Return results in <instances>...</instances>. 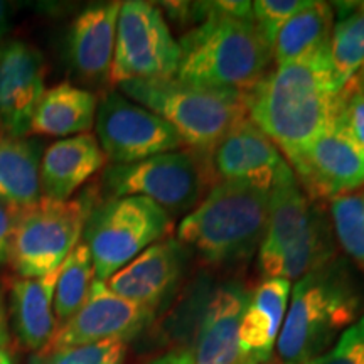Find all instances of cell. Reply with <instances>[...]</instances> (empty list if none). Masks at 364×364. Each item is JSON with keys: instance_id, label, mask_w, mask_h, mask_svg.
I'll return each instance as SVG.
<instances>
[{"instance_id": "cell-13", "label": "cell", "mask_w": 364, "mask_h": 364, "mask_svg": "<svg viewBox=\"0 0 364 364\" xmlns=\"http://www.w3.org/2000/svg\"><path fill=\"white\" fill-rule=\"evenodd\" d=\"M289 164L312 198L334 201L364 186V150L332 127Z\"/></svg>"}, {"instance_id": "cell-30", "label": "cell", "mask_w": 364, "mask_h": 364, "mask_svg": "<svg viewBox=\"0 0 364 364\" xmlns=\"http://www.w3.org/2000/svg\"><path fill=\"white\" fill-rule=\"evenodd\" d=\"M129 343L122 339L75 346L58 351L36 353L31 364H124Z\"/></svg>"}, {"instance_id": "cell-38", "label": "cell", "mask_w": 364, "mask_h": 364, "mask_svg": "<svg viewBox=\"0 0 364 364\" xmlns=\"http://www.w3.org/2000/svg\"><path fill=\"white\" fill-rule=\"evenodd\" d=\"M359 75H363V76H364V71H363V73H359Z\"/></svg>"}, {"instance_id": "cell-1", "label": "cell", "mask_w": 364, "mask_h": 364, "mask_svg": "<svg viewBox=\"0 0 364 364\" xmlns=\"http://www.w3.org/2000/svg\"><path fill=\"white\" fill-rule=\"evenodd\" d=\"M339 90L329 48L322 49L277 66L245 93L248 118L290 162L332 125Z\"/></svg>"}, {"instance_id": "cell-5", "label": "cell", "mask_w": 364, "mask_h": 364, "mask_svg": "<svg viewBox=\"0 0 364 364\" xmlns=\"http://www.w3.org/2000/svg\"><path fill=\"white\" fill-rule=\"evenodd\" d=\"M120 90L136 105L154 112L191 147L215 149L248 118L245 95L184 83L177 78L120 83Z\"/></svg>"}, {"instance_id": "cell-36", "label": "cell", "mask_w": 364, "mask_h": 364, "mask_svg": "<svg viewBox=\"0 0 364 364\" xmlns=\"http://www.w3.org/2000/svg\"><path fill=\"white\" fill-rule=\"evenodd\" d=\"M9 31V6L6 2H0V46Z\"/></svg>"}, {"instance_id": "cell-28", "label": "cell", "mask_w": 364, "mask_h": 364, "mask_svg": "<svg viewBox=\"0 0 364 364\" xmlns=\"http://www.w3.org/2000/svg\"><path fill=\"white\" fill-rule=\"evenodd\" d=\"M332 226L339 245L364 265V194H349L331 203Z\"/></svg>"}, {"instance_id": "cell-20", "label": "cell", "mask_w": 364, "mask_h": 364, "mask_svg": "<svg viewBox=\"0 0 364 364\" xmlns=\"http://www.w3.org/2000/svg\"><path fill=\"white\" fill-rule=\"evenodd\" d=\"M58 270L38 279L19 277L11 285V312L21 344L29 351L41 353L51 343L58 329L54 314V290Z\"/></svg>"}, {"instance_id": "cell-34", "label": "cell", "mask_w": 364, "mask_h": 364, "mask_svg": "<svg viewBox=\"0 0 364 364\" xmlns=\"http://www.w3.org/2000/svg\"><path fill=\"white\" fill-rule=\"evenodd\" d=\"M9 343H11V332H9L7 309L6 302H4L2 290H0V348H7Z\"/></svg>"}, {"instance_id": "cell-26", "label": "cell", "mask_w": 364, "mask_h": 364, "mask_svg": "<svg viewBox=\"0 0 364 364\" xmlns=\"http://www.w3.org/2000/svg\"><path fill=\"white\" fill-rule=\"evenodd\" d=\"M343 16L334 22L329 56L339 88L364 71V2L341 4Z\"/></svg>"}, {"instance_id": "cell-3", "label": "cell", "mask_w": 364, "mask_h": 364, "mask_svg": "<svg viewBox=\"0 0 364 364\" xmlns=\"http://www.w3.org/2000/svg\"><path fill=\"white\" fill-rule=\"evenodd\" d=\"M359 294L339 262H329L290 292L277 348L285 364H306L321 356L356 321Z\"/></svg>"}, {"instance_id": "cell-11", "label": "cell", "mask_w": 364, "mask_h": 364, "mask_svg": "<svg viewBox=\"0 0 364 364\" xmlns=\"http://www.w3.org/2000/svg\"><path fill=\"white\" fill-rule=\"evenodd\" d=\"M154 318V311L113 294L107 284L95 280L85 304L58 326L51 343L41 353L103 343L129 341L142 332Z\"/></svg>"}, {"instance_id": "cell-31", "label": "cell", "mask_w": 364, "mask_h": 364, "mask_svg": "<svg viewBox=\"0 0 364 364\" xmlns=\"http://www.w3.org/2000/svg\"><path fill=\"white\" fill-rule=\"evenodd\" d=\"M309 0H257L252 2L253 22L267 43L273 46L277 34L295 14L307 6Z\"/></svg>"}, {"instance_id": "cell-23", "label": "cell", "mask_w": 364, "mask_h": 364, "mask_svg": "<svg viewBox=\"0 0 364 364\" xmlns=\"http://www.w3.org/2000/svg\"><path fill=\"white\" fill-rule=\"evenodd\" d=\"M41 193L39 145L21 136L0 135V203L16 209L33 206Z\"/></svg>"}, {"instance_id": "cell-29", "label": "cell", "mask_w": 364, "mask_h": 364, "mask_svg": "<svg viewBox=\"0 0 364 364\" xmlns=\"http://www.w3.org/2000/svg\"><path fill=\"white\" fill-rule=\"evenodd\" d=\"M332 129L339 130L364 150V76L356 75L338 91Z\"/></svg>"}, {"instance_id": "cell-18", "label": "cell", "mask_w": 364, "mask_h": 364, "mask_svg": "<svg viewBox=\"0 0 364 364\" xmlns=\"http://www.w3.org/2000/svg\"><path fill=\"white\" fill-rule=\"evenodd\" d=\"M120 7L122 2L97 4L73 21L68 34V56L81 78L110 80Z\"/></svg>"}, {"instance_id": "cell-14", "label": "cell", "mask_w": 364, "mask_h": 364, "mask_svg": "<svg viewBox=\"0 0 364 364\" xmlns=\"http://www.w3.org/2000/svg\"><path fill=\"white\" fill-rule=\"evenodd\" d=\"M46 63L34 46L9 41L0 46V129L24 136L46 91Z\"/></svg>"}, {"instance_id": "cell-22", "label": "cell", "mask_w": 364, "mask_h": 364, "mask_svg": "<svg viewBox=\"0 0 364 364\" xmlns=\"http://www.w3.org/2000/svg\"><path fill=\"white\" fill-rule=\"evenodd\" d=\"M332 258H334V241H332L329 223L321 213L316 211L297 240L279 252L258 257V260L265 279L290 282L302 279L307 273L327 265Z\"/></svg>"}, {"instance_id": "cell-35", "label": "cell", "mask_w": 364, "mask_h": 364, "mask_svg": "<svg viewBox=\"0 0 364 364\" xmlns=\"http://www.w3.org/2000/svg\"><path fill=\"white\" fill-rule=\"evenodd\" d=\"M150 364H189L188 351H171L154 359Z\"/></svg>"}, {"instance_id": "cell-27", "label": "cell", "mask_w": 364, "mask_h": 364, "mask_svg": "<svg viewBox=\"0 0 364 364\" xmlns=\"http://www.w3.org/2000/svg\"><path fill=\"white\" fill-rule=\"evenodd\" d=\"M95 280L91 253L83 241H80L59 267L54 290V314L59 326L83 306Z\"/></svg>"}, {"instance_id": "cell-9", "label": "cell", "mask_w": 364, "mask_h": 364, "mask_svg": "<svg viewBox=\"0 0 364 364\" xmlns=\"http://www.w3.org/2000/svg\"><path fill=\"white\" fill-rule=\"evenodd\" d=\"M102 182L112 198H147L171 216L193 211L204 186L198 161L182 150L132 164H112L105 169Z\"/></svg>"}, {"instance_id": "cell-10", "label": "cell", "mask_w": 364, "mask_h": 364, "mask_svg": "<svg viewBox=\"0 0 364 364\" xmlns=\"http://www.w3.org/2000/svg\"><path fill=\"white\" fill-rule=\"evenodd\" d=\"M97 140L112 164H132L159 154L176 152L184 142L164 118L117 91L98 102Z\"/></svg>"}, {"instance_id": "cell-21", "label": "cell", "mask_w": 364, "mask_h": 364, "mask_svg": "<svg viewBox=\"0 0 364 364\" xmlns=\"http://www.w3.org/2000/svg\"><path fill=\"white\" fill-rule=\"evenodd\" d=\"M97 108L95 93L63 81L44 91L31 120L29 134L63 139L88 134L95 125Z\"/></svg>"}, {"instance_id": "cell-24", "label": "cell", "mask_w": 364, "mask_h": 364, "mask_svg": "<svg viewBox=\"0 0 364 364\" xmlns=\"http://www.w3.org/2000/svg\"><path fill=\"white\" fill-rule=\"evenodd\" d=\"M334 29V9L331 4L309 0L273 41L272 53L277 66L297 61L309 54L327 49Z\"/></svg>"}, {"instance_id": "cell-17", "label": "cell", "mask_w": 364, "mask_h": 364, "mask_svg": "<svg viewBox=\"0 0 364 364\" xmlns=\"http://www.w3.org/2000/svg\"><path fill=\"white\" fill-rule=\"evenodd\" d=\"M292 285L289 280L265 279L252 292L238 331L235 364H263L279 343Z\"/></svg>"}, {"instance_id": "cell-2", "label": "cell", "mask_w": 364, "mask_h": 364, "mask_svg": "<svg viewBox=\"0 0 364 364\" xmlns=\"http://www.w3.org/2000/svg\"><path fill=\"white\" fill-rule=\"evenodd\" d=\"M201 24L179 41L176 78L184 83L245 95L267 76L272 46L253 19H240L220 2L194 4Z\"/></svg>"}, {"instance_id": "cell-6", "label": "cell", "mask_w": 364, "mask_h": 364, "mask_svg": "<svg viewBox=\"0 0 364 364\" xmlns=\"http://www.w3.org/2000/svg\"><path fill=\"white\" fill-rule=\"evenodd\" d=\"M171 228L169 213L140 196L110 198L95 206L83 230L95 279L107 282L136 255L169 235Z\"/></svg>"}, {"instance_id": "cell-16", "label": "cell", "mask_w": 364, "mask_h": 364, "mask_svg": "<svg viewBox=\"0 0 364 364\" xmlns=\"http://www.w3.org/2000/svg\"><path fill=\"white\" fill-rule=\"evenodd\" d=\"M252 292L240 282L221 285L199 322L189 364H235L238 331Z\"/></svg>"}, {"instance_id": "cell-32", "label": "cell", "mask_w": 364, "mask_h": 364, "mask_svg": "<svg viewBox=\"0 0 364 364\" xmlns=\"http://www.w3.org/2000/svg\"><path fill=\"white\" fill-rule=\"evenodd\" d=\"M306 364H364V314L339 336L326 353Z\"/></svg>"}, {"instance_id": "cell-37", "label": "cell", "mask_w": 364, "mask_h": 364, "mask_svg": "<svg viewBox=\"0 0 364 364\" xmlns=\"http://www.w3.org/2000/svg\"><path fill=\"white\" fill-rule=\"evenodd\" d=\"M0 364H14V359L7 348H0Z\"/></svg>"}, {"instance_id": "cell-4", "label": "cell", "mask_w": 364, "mask_h": 364, "mask_svg": "<svg viewBox=\"0 0 364 364\" xmlns=\"http://www.w3.org/2000/svg\"><path fill=\"white\" fill-rule=\"evenodd\" d=\"M268 208L270 193L221 181L184 216L177 241L215 265L247 260L265 236Z\"/></svg>"}, {"instance_id": "cell-33", "label": "cell", "mask_w": 364, "mask_h": 364, "mask_svg": "<svg viewBox=\"0 0 364 364\" xmlns=\"http://www.w3.org/2000/svg\"><path fill=\"white\" fill-rule=\"evenodd\" d=\"M19 211L21 209L0 203V265L9 263V258H11L12 236Z\"/></svg>"}, {"instance_id": "cell-19", "label": "cell", "mask_w": 364, "mask_h": 364, "mask_svg": "<svg viewBox=\"0 0 364 364\" xmlns=\"http://www.w3.org/2000/svg\"><path fill=\"white\" fill-rule=\"evenodd\" d=\"M105 164L107 157L90 132L56 140L41 156L43 198L68 201Z\"/></svg>"}, {"instance_id": "cell-8", "label": "cell", "mask_w": 364, "mask_h": 364, "mask_svg": "<svg viewBox=\"0 0 364 364\" xmlns=\"http://www.w3.org/2000/svg\"><path fill=\"white\" fill-rule=\"evenodd\" d=\"M179 56V43L172 36L161 9L144 0L122 2L112 83L176 78Z\"/></svg>"}, {"instance_id": "cell-15", "label": "cell", "mask_w": 364, "mask_h": 364, "mask_svg": "<svg viewBox=\"0 0 364 364\" xmlns=\"http://www.w3.org/2000/svg\"><path fill=\"white\" fill-rule=\"evenodd\" d=\"M184 268V245L167 238L150 245L105 284L113 294L154 311L176 289Z\"/></svg>"}, {"instance_id": "cell-7", "label": "cell", "mask_w": 364, "mask_h": 364, "mask_svg": "<svg viewBox=\"0 0 364 364\" xmlns=\"http://www.w3.org/2000/svg\"><path fill=\"white\" fill-rule=\"evenodd\" d=\"M93 196L68 201L41 198L19 211L12 236L11 263L22 279H38L58 270L81 241Z\"/></svg>"}, {"instance_id": "cell-25", "label": "cell", "mask_w": 364, "mask_h": 364, "mask_svg": "<svg viewBox=\"0 0 364 364\" xmlns=\"http://www.w3.org/2000/svg\"><path fill=\"white\" fill-rule=\"evenodd\" d=\"M316 209L299 188V184L285 186L270 193L268 225L260 245V257L272 255L285 248L311 223Z\"/></svg>"}, {"instance_id": "cell-12", "label": "cell", "mask_w": 364, "mask_h": 364, "mask_svg": "<svg viewBox=\"0 0 364 364\" xmlns=\"http://www.w3.org/2000/svg\"><path fill=\"white\" fill-rule=\"evenodd\" d=\"M211 162L221 181L241 182L265 193L299 184L284 154L250 118L213 149Z\"/></svg>"}]
</instances>
